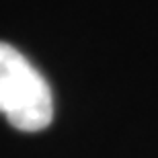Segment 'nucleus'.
<instances>
[{
  "label": "nucleus",
  "mask_w": 158,
  "mask_h": 158,
  "mask_svg": "<svg viewBox=\"0 0 158 158\" xmlns=\"http://www.w3.org/2000/svg\"><path fill=\"white\" fill-rule=\"evenodd\" d=\"M0 113L21 131H41L53 119L52 88L35 66L0 41Z\"/></svg>",
  "instance_id": "f257e3e1"
}]
</instances>
